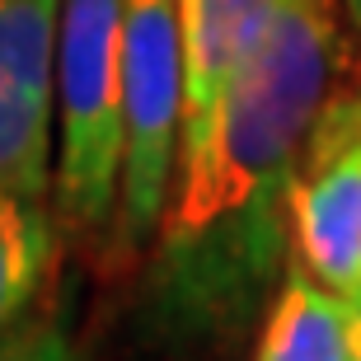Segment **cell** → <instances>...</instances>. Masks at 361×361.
I'll return each mask as SVG.
<instances>
[{"instance_id":"2","label":"cell","mask_w":361,"mask_h":361,"mask_svg":"<svg viewBox=\"0 0 361 361\" xmlns=\"http://www.w3.org/2000/svg\"><path fill=\"white\" fill-rule=\"evenodd\" d=\"M122 19L127 0H61L56 33V221L108 263L122 192Z\"/></svg>"},{"instance_id":"5","label":"cell","mask_w":361,"mask_h":361,"mask_svg":"<svg viewBox=\"0 0 361 361\" xmlns=\"http://www.w3.org/2000/svg\"><path fill=\"white\" fill-rule=\"evenodd\" d=\"M61 0H0V178L52 192V94Z\"/></svg>"},{"instance_id":"7","label":"cell","mask_w":361,"mask_h":361,"mask_svg":"<svg viewBox=\"0 0 361 361\" xmlns=\"http://www.w3.org/2000/svg\"><path fill=\"white\" fill-rule=\"evenodd\" d=\"M352 357H357V348H352L348 300L291 258V268H286L268 314H263L254 361H352Z\"/></svg>"},{"instance_id":"3","label":"cell","mask_w":361,"mask_h":361,"mask_svg":"<svg viewBox=\"0 0 361 361\" xmlns=\"http://www.w3.org/2000/svg\"><path fill=\"white\" fill-rule=\"evenodd\" d=\"M183 0H127V19H122L127 150H122V192L113 244H108V272L136 268L160 235V221L169 212L178 132H183Z\"/></svg>"},{"instance_id":"12","label":"cell","mask_w":361,"mask_h":361,"mask_svg":"<svg viewBox=\"0 0 361 361\" xmlns=\"http://www.w3.org/2000/svg\"><path fill=\"white\" fill-rule=\"evenodd\" d=\"M352 361H361V352H357V357H352Z\"/></svg>"},{"instance_id":"10","label":"cell","mask_w":361,"mask_h":361,"mask_svg":"<svg viewBox=\"0 0 361 361\" xmlns=\"http://www.w3.org/2000/svg\"><path fill=\"white\" fill-rule=\"evenodd\" d=\"M343 300H348V319H352V348L361 352V291L343 295Z\"/></svg>"},{"instance_id":"6","label":"cell","mask_w":361,"mask_h":361,"mask_svg":"<svg viewBox=\"0 0 361 361\" xmlns=\"http://www.w3.org/2000/svg\"><path fill=\"white\" fill-rule=\"evenodd\" d=\"M281 0H183V56H188V99H183V155L202 150L212 136L235 80L268 38Z\"/></svg>"},{"instance_id":"4","label":"cell","mask_w":361,"mask_h":361,"mask_svg":"<svg viewBox=\"0 0 361 361\" xmlns=\"http://www.w3.org/2000/svg\"><path fill=\"white\" fill-rule=\"evenodd\" d=\"M291 258L338 295L361 291V90L324 99L291 183Z\"/></svg>"},{"instance_id":"11","label":"cell","mask_w":361,"mask_h":361,"mask_svg":"<svg viewBox=\"0 0 361 361\" xmlns=\"http://www.w3.org/2000/svg\"><path fill=\"white\" fill-rule=\"evenodd\" d=\"M343 5H348V14L357 19V28H361V0H343Z\"/></svg>"},{"instance_id":"1","label":"cell","mask_w":361,"mask_h":361,"mask_svg":"<svg viewBox=\"0 0 361 361\" xmlns=\"http://www.w3.org/2000/svg\"><path fill=\"white\" fill-rule=\"evenodd\" d=\"M338 0H281L268 38L235 80L146 258L136 329L169 361L230 357L286 277L291 183L338 66Z\"/></svg>"},{"instance_id":"9","label":"cell","mask_w":361,"mask_h":361,"mask_svg":"<svg viewBox=\"0 0 361 361\" xmlns=\"http://www.w3.org/2000/svg\"><path fill=\"white\" fill-rule=\"evenodd\" d=\"M0 361H90L80 343L71 338L66 319L56 305H38L5 343H0Z\"/></svg>"},{"instance_id":"8","label":"cell","mask_w":361,"mask_h":361,"mask_svg":"<svg viewBox=\"0 0 361 361\" xmlns=\"http://www.w3.org/2000/svg\"><path fill=\"white\" fill-rule=\"evenodd\" d=\"M56 263V226L42 197L0 178V343L42 305Z\"/></svg>"}]
</instances>
